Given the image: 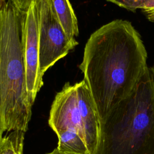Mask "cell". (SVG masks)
Wrapping results in <instances>:
<instances>
[{"label": "cell", "mask_w": 154, "mask_h": 154, "mask_svg": "<svg viewBox=\"0 0 154 154\" xmlns=\"http://www.w3.org/2000/svg\"><path fill=\"white\" fill-rule=\"evenodd\" d=\"M147 59L141 35L128 20H114L91 34L79 68L101 121L134 91Z\"/></svg>", "instance_id": "6da1fadb"}, {"label": "cell", "mask_w": 154, "mask_h": 154, "mask_svg": "<svg viewBox=\"0 0 154 154\" xmlns=\"http://www.w3.org/2000/svg\"><path fill=\"white\" fill-rule=\"evenodd\" d=\"M26 11L12 0L0 10V135L26 132L34 103L28 94L23 50Z\"/></svg>", "instance_id": "7a4b0ae2"}, {"label": "cell", "mask_w": 154, "mask_h": 154, "mask_svg": "<svg viewBox=\"0 0 154 154\" xmlns=\"http://www.w3.org/2000/svg\"><path fill=\"white\" fill-rule=\"evenodd\" d=\"M96 154H154V66L102 120Z\"/></svg>", "instance_id": "3957f363"}, {"label": "cell", "mask_w": 154, "mask_h": 154, "mask_svg": "<svg viewBox=\"0 0 154 154\" xmlns=\"http://www.w3.org/2000/svg\"><path fill=\"white\" fill-rule=\"evenodd\" d=\"M48 123L56 134L76 131L90 154H96L101 136L102 121L91 91L83 79L73 85L66 82L52 103Z\"/></svg>", "instance_id": "277c9868"}, {"label": "cell", "mask_w": 154, "mask_h": 154, "mask_svg": "<svg viewBox=\"0 0 154 154\" xmlns=\"http://www.w3.org/2000/svg\"><path fill=\"white\" fill-rule=\"evenodd\" d=\"M38 17L40 71L45 73L77 45L72 42L57 19L50 0H36Z\"/></svg>", "instance_id": "5b68a950"}, {"label": "cell", "mask_w": 154, "mask_h": 154, "mask_svg": "<svg viewBox=\"0 0 154 154\" xmlns=\"http://www.w3.org/2000/svg\"><path fill=\"white\" fill-rule=\"evenodd\" d=\"M23 50L28 94L34 102L37 93L43 85L40 71V47L38 17L35 2L26 11L23 34Z\"/></svg>", "instance_id": "8992f818"}, {"label": "cell", "mask_w": 154, "mask_h": 154, "mask_svg": "<svg viewBox=\"0 0 154 154\" xmlns=\"http://www.w3.org/2000/svg\"><path fill=\"white\" fill-rule=\"evenodd\" d=\"M52 9L70 40L78 45L75 37L79 35L78 20L69 0H50Z\"/></svg>", "instance_id": "52a82bcc"}, {"label": "cell", "mask_w": 154, "mask_h": 154, "mask_svg": "<svg viewBox=\"0 0 154 154\" xmlns=\"http://www.w3.org/2000/svg\"><path fill=\"white\" fill-rule=\"evenodd\" d=\"M57 149L63 154H90L82 137L75 131L67 129L57 134Z\"/></svg>", "instance_id": "ba28073f"}, {"label": "cell", "mask_w": 154, "mask_h": 154, "mask_svg": "<svg viewBox=\"0 0 154 154\" xmlns=\"http://www.w3.org/2000/svg\"><path fill=\"white\" fill-rule=\"evenodd\" d=\"M25 132L12 131L0 138V154H19L23 152Z\"/></svg>", "instance_id": "9c48e42d"}, {"label": "cell", "mask_w": 154, "mask_h": 154, "mask_svg": "<svg viewBox=\"0 0 154 154\" xmlns=\"http://www.w3.org/2000/svg\"><path fill=\"white\" fill-rule=\"evenodd\" d=\"M148 0H124L121 7L129 11H135L137 9H142Z\"/></svg>", "instance_id": "30bf717a"}, {"label": "cell", "mask_w": 154, "mask_h": 154, "mask_svg": "<svg viewBox=\"0 0 154 154\" xmlns=\"http://www.w3.org/2000/svg\"><path fill=\"white\" fill-rule=\"evenodd\" d=\"M141 10L150 22H154V0H148Z\"/></svg>", "instance_id": "8fae6325"}, {"label": "cell", "mask_w": 154, "mask_h": 154, "mask_svg": "<svg viewBox=\"0 0 154 154\" xmlns=\"http://www.w3.org/2000/svg\"><path fill=\"white\" fill-rule=\"evenodd\" d=\"M15 6L20 10L26 11L32 2L36 0H12Z\"/></svg>", "instance_id": "7c38bea8"}, {"label": "cell", "mask_w": 154, "mask_h": 154, "mask_svg": "<svg viewBox=\"0 0 154 154\" xmlns=\"http://www.w3.org/2000/svg\"><path fill=\"white\" fill-rule=\"evenodd\" d=\"M106 1L108 2H112L113 4H115L120 7H122V5L123 3V1H124V0H106Z\"/></svg>", "instance_id": "4fadbf2b"}, {"label": "cell", "mask_w": 154, "mask_h": 154, "mask_svg": "<svg viewBox=\"0 0 154 154\" xmlns=\"http://www.w3.org/2000/svg\"><path fill=\"white\" fill-rule=\"evenodd\" d=\"M46 154H63V153H60V152L58 150V149H57V148H55V149H54L52 152H49V153H46Z\"/></svg>", "instance_id": "5bb4252c"}, {"label": "cell", "mask_w": 154, "mask_h": 154, "mask_svg": "<svg viewBox=\"0 0 154 154\" xmlns=\"http://www.w3.org/2000/svg\"><path fill=\"white\" fill-rule=\"evenodd\" d=\"M7 1L6 0H1L0 1V4H1V5H0V7L1 6V5H2L5 2H6Z\"/></svg>", "instance_id": "9a60e30c"}, {"label": "cell", "mask_w": 154, "mask_h": 154, "mask_svg": "<svg viewBox=\"0 0 154 154\" xmlns=\"http://www.w3.org/2000/svg\"><path fill=\"white\" fill-rule=\"evenodd\" d=\"M19 154H23V152H20V153H19Z\"/></svg>", "instance_id": "2e32d148"}]
</instances>
